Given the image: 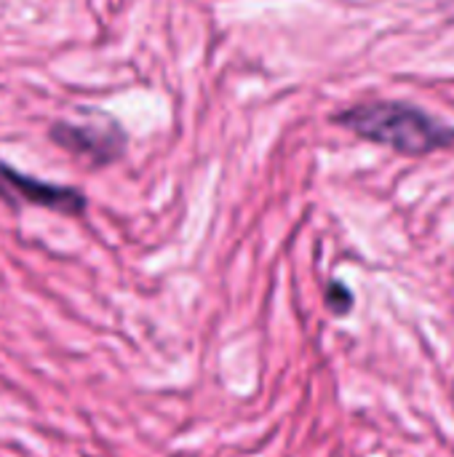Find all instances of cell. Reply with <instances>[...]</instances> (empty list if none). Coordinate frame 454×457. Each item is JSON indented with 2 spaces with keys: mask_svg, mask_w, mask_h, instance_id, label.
Wrapping results in <instances>:
<instances>
[{
  "mask_svg": "<svg viewBox=\"0 0 454 457\" xmlns=\"http://www.w3.org/2000/svg\"><path fill=\"white\" fill-rule=\"evenodd\" d=\"M48 139L56 142L62 150L86 158L91 166H110L115 163L128 145V137L118 120L110 115L94 112L91 123H72V120H56L48 129Z\"/></svg>",
  "mask_w": 454,
  "mask_h": 457,
  "instance_id": "2",
  "label": "cell"
},
{
  "mask_svg": "<svg viewBox=\"0 0 454 457\" xmlns=\"http://www.w3.org/2000/svg\"><path fill=\"white\" fill-rule=\"evenodd\" d=\"M326 305H329L332 313H337V316L348 313V311L353 308V295H351V289H348L345 284H340V281H332L329 289H326Z\"/></svg>",
  "mask_w": 454,
  "mask_h": 457,
  "instance_id": "4",
  "label": "cell"
},
{
  "mask_svg": "<svg viewBox=\"0 0 454 457\" xmlns=\"http://www.w3.org/2000/svg\"><path fill=\"white\" fill-rule=\"evenodd\" d=\"M0 198H5L13 206L29 204V206H40L48 212H59L64 217H80L88 206L83 190L54 185L37 177H27L3 161H0Z\"/></svg>",
  "mask_w": 454,
  "mask_h": 457,
  "instance_id": "3",
  "label": "cell"
},
{
  "mask_svg": "<svg viewBox=\"0 0 454 457\" xmlns=\"http://www.w3.org/2000/svg\"><path fill=\"white\" fill-rule=\"evenodd\" d=\"M332 120L401 155H431L454 145V126L407 102H361L337 112Z\"/></svg>",
  "mask_w": 454,
  "mask_h": 457,
  "instance_id": "1",
  "label": "cell"
}]
</instances>
